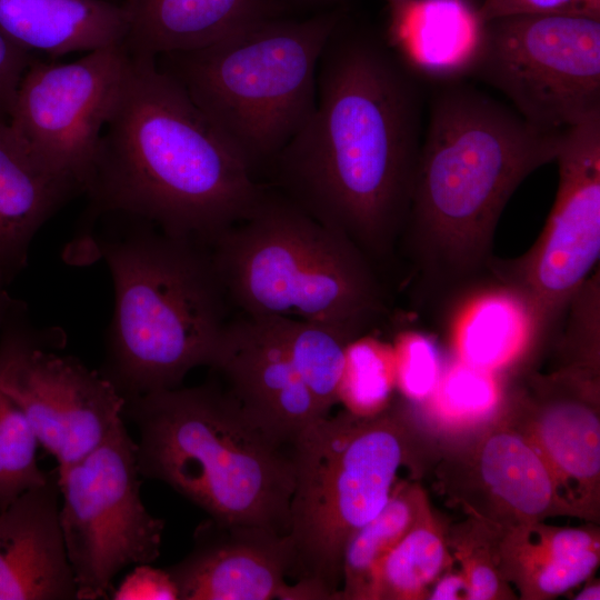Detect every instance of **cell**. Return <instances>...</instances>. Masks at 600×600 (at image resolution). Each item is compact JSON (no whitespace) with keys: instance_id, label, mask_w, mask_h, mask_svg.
Returning a JSON list of instances; mask_svg holds the SVG:
<instances>
[{"instance_id":"cell-1","label":"cell","mask_w":600,"mask_h":600,"mask_svg":"<svg viewBox=\"0 0 600 600\" xmlns=\"http://www.w3.org/2000/svg\"><path fill=\"white\" fill-rule=\"evenodd\" d=\"M419 78L344 11L321 53L314 108L269 169L274 190L371 261L404 227L422 143Z\"/></svg>"},{"instance_id":"cell-2","label":"cell","mask_w":600,"mask_h":600,"mask_svg":"<svg viewBox=\"0 0 600 600\" xmlns=\"http://www.w3.org/2000/svg\"><path fill=\"white\" fill-rule=\"evenodd\" d=\"M264 190L156 59L130 57L86 191L92 217H133L210 246Z\"/></svg>"},{"instance_id":"cell-3","label":"cell","mask_w":600,"mask_h":600,"mask_svg":"<svg viewBox=\"0 0 600 600\" xmlns=\"http://www.w3.org/2000/svg\"><path fill=\"white\" fill-rule=\"evenodd\" d=\"M438 84L404 227L423 258L463 273L488 259L507 202L556 160L563 130L538 128L461 80Z\"/></svg>"},{"instance_id":"cell-4","label":"cell","mask_w":600,"mask_h":600,"mask_svg":"<svg viewBox=\"0 0 600 600\" xmlns=\"http://www.w3.org/2000/svg\"><path fill=\"white\" fill-rule=\"evenodd\" d=\"M118 216L123 228L96 244L114 287L100 373L129 400L180 387L189 371L209 366L230 303L209 246Z\"/></svg>"},{"instance_id":"cell-5","label":"cell","mask_w":600,"mask_h":600,"mask_svg":"<svg viewBox=\"0 0 600 600\" xmlns=\"http://www.w3.org/2000/svg\"><path fill=\"white\" fill-rule=\"evenodd\" d=\"M138 428L140 476L168 484L209 518L287 536L294 470L289 447L267 434L220 383L126 400Z\"/></svg>"},{"instance_id":"cell-6","label":"cell","mask_w":600,"mask_h":600,"mask_svg":"<svg viewBox=\"0 0 600 600\" xmlns=\"http://www.w3.org/2000/svg\"><path fill=\"white\" fill-rule=\"evenodd\" d=\"M436 447L410 404L394 399L374 416L342 410L309 424L290 447L289 578L316 600H338L347 542L381 511L400 472L421 473Z\"/></svg>"},{"instance_id":"cell-7","label":"cell","mask_w":600,"mask_h":600,"mask_svg":"<svg viewBox=\"0 0 600 600\" xmlns=\"http://www.w3.org/2000/svg\"><path fill=\"white\" fill-rule=\"evenodd\" d=\"M209 248L238 312L319 323L351 341L383 312L371 261L273 189Z\"/></svg>"},{"instance_id":"cell-8","label":"cell","mask_w":600,"mask_h":600,"mask_svg":"<svg viewBox=\"0 0 600 600\" xmlns=\"http://www.w3.org/2000/svg\"><path fill=\"white\" fill-rule=\"evenodd\" d=\"M344 11L263 18L156 61L257 178L311 114L319 60Z\"/></svg>"},{"instance_id":"cell-9","label":"cell","mask_w":600,"mask_h":600,"mask_svg":"<svg viewBox=\"0 0 600 600\" xmlns=\"http://www.w3.org/2000/svg\"><path fill=\"white\" fill-rule=\"evenodd\" d=\"M472 76L529 123L562 131L600 114V19L518 14L486 22Z\"/></svg>"},{"instance_id":"cell-10","label":"cell","mask_w":600,"mask_h":600,"mask_svg":"<svg viewBox=\"0 0 600 600\" xmlns=\"http://www.w3.org/2000/svg\"><path fill=\"white\" fill-rule=\"evenodd\" d=\"M58 474L60 524L78 600L108 599L121 570L158 559L164 528L141 500L137 442L124 420Z\"/></svg>"},{"instance_id":"cell-11","label":"cell","mask_w":600,"mask_h":600,"mask_svg":"<svg viewBox=\"0 0 600 600\" xmlns=\"http://www.w3.org/2000/svg\"><path fill=\"white\" fill-rule=\"evenodd\" d=\"M554 161L558 190L540 237L498 271L528 307L541 340L600 257V114L563 130Z\"/></svg>"},{"instance_id":"cell-12","label":"cell","mask_w":600,"mask_h":600,"mask_svg":"<svg viewBox=\"0 0 600 600\" xmlns=\"http://www.w3.org/2000/svg\"><path fill=\"white\" fill-rule=\"evenodd\" d=\"M129 64L123 44L71 62L34 56L17 89L9 126L41 163L81 192L91 181L100 137Z\"/></svg>"},{"instance_id":"cell-13","label":"cell","mask_w":600,"mask_h":600,"mask_svg":"<svg viewBox=\"0 0 600 600\" xmlns=\"http://www.w3.org/2000/svg\"><path fill=\"white\" fill-rule=\"evenodd\" d=\"M0 386L22 409L58 470L78 462L123 419L126 400L100 372L46 349L16 301L0 336Z\"/></svg>"},{"instance_id":"cell-14","label":"cell","mask_w":600,"mask_h":600,"mask_svg":"<svg viewBox=\"0 0 600 600\" xmlns=\"http://www.w3.org/2000/svg\"><path fill=\"white\" fill-rule=\"evenodd\" d=\"M437 443L434 476L447 501L501 530L579 518L532 442L501 412Z\"/></svg>"},{"instance_id":"cell-15","label":"cell","mask_w":600,"mask_h":600,"mask_svg":"<svg viewBox=\"0 0 600 600\" xmlns=\"http://www.w3.org/2000/svg\"><path fill=\"white\" fill-rule=\"evenodd\" d=\"M502 414L537 448L579 518H600V364L558 358L507 391Z\"/></svg>"},{"instance_id":"cell-16","label":"cell","mask_w":600,"mask_h":600,"mask_svg":"<svg viewBox=\"0 0 600 600\" xmlns=\"http://www.w3.org/2000/svg\"><path fill=\"white\" fill-rule=\"evenodd\" d=\"M209 367L248 417L282 446L290 448L309 424L328 416L263 317L229 318Z\"/></svg>"},{"instance_id":"cell-17","label":"cell","mask_w":600,"mask_h":600,"mask_svg":"<svg viewBox=\"0 0 600 600\" xmlns=\"http://www.w3.org/2000/svg\"><path fill=\"white\" fill-rule=\"evenodd\" d=\"M291 563L288 536L208 518L189 553L166 570L178 600H304L301 588L287 582Z\"/></svg>"},{"instance_id":"cell-18","label":"cell","mask_w":600,"mask_h":600,"mask_svg":"<svg viewBox=\"0 0 600 600\" xmlns=\"http://www.w3.org/2000/svg\"><path fill=\"white\" fill-rule=\"evenodd\" d=\"M59 498L56 468L0 511V600H78Z\"/></svg>"},{"instance_id":"cell-19","label":"cell","mask_w":600,"mask_h":600,"mask_svg":"<svg viewBox=\"0 0 600 600\" xmlns=\"http://www.w3.org/2000/svg\"><path fill=\"white\" fill-rule=\"evenodd\" d=\"M484 26L471 0H406L389 7V44L421 79L460 81L473 73Z\"/></svg>"},{"instance_id":"cell-20","label":"cell","mask_w":600,"mask_h":600,"mask_svg":"<svg viewBox=\"0 0 600 600\" xmlns=\"http://www.w3.org/2000/svg\"><path fill=\"white\" fill-rule=\"evenodd\" d=\"M499 558L518 599L551 600L586 582L599 567V527L519 524L502 531Z\"/></svg>"},{"instance_id":"cell-21","label":"cell","mask_w":600,"mask_h":600,"mask_svg":"<svg viewBox=\"0 0 600 600\" xmlns=\"http://www.w3.org/2000/svg\"><path fill=\"white\" fill-rule=\"evenodd\" d=\"M128 31L123 47L132 58L209 46L257 20L281 16L264 0H123Z\"/></svg>"},{"instance_id":"cell-22","label":"cell","mask_w":600,"mask_h":600,"mask_svg":"<svg viewBox=\"0 0 600 600\" xmlns=\"http://www.w3.org/2000/svg\"><path fill=\"white\" fill-rule=\"evenodd\" d=\"M81 192L41 163L0 119V272L10 282L27 264L43 223Z\"/></svg>"},{"instance_id":"cell-23","label":"cell","mask_w":600,"mask_h":600,"mask_svg":"<svg viewBox=\"0 0 600 600\" xmlns=\"http://www.w3.org/2000/svg\"><path fill=\"white\" fill-rule=\"evenodd\" d=\"M0 31L31 54L56 59L122 46L128 16L108 0H0Z\"/></svg>"},{"instance_id":"cell-24","label":"cell","mask_w":600,"mask_h":600,"mask_svg":"<svg viewBox=\"0 0 600 600\" xmlns=\"http://www.w3.org/2000/svg\"><path fill=\"white\" fill-rule=\"evenodd\" d=\"M540 341L528 307L504 284L472 299L453 331L457 359L499 374Z\"/></svg>"},{"instance_id":"cell-25","label":"cell","mask_w":600,"mask_h":600,"mask_svg":"<svg viewBox=\"0 0 600 600\" xmlns=\"http://www.w3.org/2000/svg\"><path fill=\"white\" fill-rule=\"evenodd\" d=\"M430 504L418 479H402L381 511L347 542L338 600H368L384 557L412 529Z\"/></svg>"},{"instance_id":"cell-26","label":"cell","mask_w":600,"mask_h":600,"mask_svg":"<svg viewBox=\"0 0 600 600\" xmlns=\"http://www.w3.org/2000/svg\"><path fill=\"white\" fill-rule=\"evenodd\" d=\"M448 524L427 507L412 529L381 561L368 600H424L433 583L456 563Z\"/></svg>"},{"instance_id":"cell-27","label":"cell","mask_w":600,"mask_h":600,"mask_svg":"<svg viewBox=\"0 0 600 600\" xmlns=\"http://www.w3.org/2000/svg\"><path fill=\"white\" fill-rule=\"evenodd\" d=\"M507 389L501 374L456 358L443 368L430 399L418 406L447 434L474 428L494 417Z\"/></svg>"},{"instance_id":"cell-28","label":"cell","mask_w":600,"mask_h":600,"mask_svg":"<svg viewBox=\"0 0 600 600\" xmlns=\"http://www.w3.org/2000/svg\"><path fill=\"white\" fill-rule=\"evenodd\" d=\"M263 318L286 347L320 409L329 414L339 402L346 348L351 340L319 323L287 317Z\"/></svg>"},{"instance_id":"cell-29","label":"cell","mask_w":600,"mask_h":600,"mask_svg":"<svg viewBox=\"0 0 600 600\" xmlns=\"http://www.w3.org/2000/svg\"><path fill=\"white\" fill-rule=\"evenodd\" d=\"M396 390L393 347L369 333L350 341L339 383V402L348 412L370 417L386 410Z\"/></svg>"},{"instance_id":"cell-30","label":"cell","mask_w":600,"mask_h":600,"mask_svg":"<svg viewBox=\"0 0 600 600\" xmlns=\"http://www.w3.org/2000/svg\"><path fill=\"white\" fill-rule=\"evenodd\" d=\"M502 531L471 516L448 524V546L467 580L468 600L518 599L500 568L499 541Z\"/></svg>"},{"instance_id":"cell-31","label":"cell","mask_w":600,"mask_h":600,"mask_svg":"<svg viewBox=\"0 0 600 600\" xmlns=\"http://www.w3.org/2000/svg\"><path fill=\"white\" fill-rule=\"evenodd\" d=\"M38 447L24 412L0 386V511L27 490L47 482L49 472L38 464Z\"/></svg>"},{"instance_id":"cell-32","label":"cell","mask_w":600,"mask_h":600,"mask_svg":"<svg viewBox=\"0 0 600 600\" xmlns=\"http://www.w3.org/2000/svg\"><path fill=\"white\" fill-rule=\"evenodd\" d=\"M396 389L412 406L426 403L436 391L443 367L436 343L426 334L406 331L392 346Z\"/></svg>"},{"instance_id":"cell-33","label":"cell","mask_w":600,"mask_h":600,"mask_svg":"<svg viewBox=\"0 0 600 600\" xmlns=\"http://www.w3.org/2000/svg\"><path fill=\"white\" fill-rule=\"evenodd\" d=\"M479 12L484 22L518 14H566L600 19V0H483Z\"/></svg>"},{"instance_id":"cell-34","label":"cell","mask_w":600,"mask_h":600,"mask_svg":"<svg viewBox=\"0 0 600 600\" xmlns=\"http://www.w3.org/2000/svg\"><path fill=\"white\" fill-rule=\"evenodd\" d=\"M110 598L114 600H178L177 588L164 569L153 568L151 563L136 564Z\"/></svg>"},{"instance_id":"cell-35","label":"cell","mask_w":600,"mask_h":600,"mask_svg":"<svg viewBox=\"0 0 600 600\" xmlns=\"http://www.w3.org/2000/svg\"><path fill=\"white\" fill-rule=\"evenodd\" d=\"M34 56L0 31V119H9L19 83Z\"/></svg>"},{"instance_id":"cell-36","label":"cell","mask_w":600,"mask_h":600,"mask_svg":"<svg viewBox=\"0 0 600 600\" xmlns=\"http://www.w3.org/2000/svg\"><path fill=\"white\" fill-rule=\"evenodd\" d=\"M468 583L460 570L444 572L431 587L428 600H468Z\"/></svg>"},{"instance_id":"cell-37","label":"cell","mask_w":600,"mask_h":600,"mask_svg":"<svg viewBox=\"0 0 600 600\" xmlns=\"http://www.w3.org/2000/svg\"><path fill=\"white\" fill-rule=\"evenodd\" d=\"M281 13L309 11L311 13L336 9L344 6V0H264Z\"/></svg>"},{"instance_id":"cell-38","label":"cell","mask_w":600,"mask_h":600,"mask_svg":"<svg viewBox=\"0 0 600 600\" xmlns=\"http://www.w3.org/2000/svg\"><path fill=\"white\" fill-rule=\"evenodd\" d=\"M8 283V279L0 272V336L16 303L7 290Z\"/></svg>"},{"instance_id":"cell-39","label":"cell","mask_w":600,"mask_h":600,"mask_svg":"<svg viewBox=\"0 0 600 600\" xmlns=\"http://www.w3.org/2000/svg\"><path fill=\"white\" fill-rule=\"evenodd\" d=\"M576 600H599L600 584L599 581L588 582L574 597Z\"/></svg>"},{"instance_id":"cell-40","label":"cell","mask_w":600,"mask_h":600,"mask_svg":"<svg viewBox=\"0 0 600 600\" xmlns=\"http://www.w3.org/2000/svg\"><path fill=\"white\" fill-rule=\"evenodd\" d=\"M403 1H406V0H387L389 7L397 6V4H399V3L403 2Z\"/></svg>"},{"instance_id":"cell-41","label":"cell","mask_w":600,"mask_h":600,"mask_svg":"<svg viewBox=\"0 0 600 600\" xmlns=\"http://www.w3.org/2000/svg\"><path fill=\"white\" fill-rule=\"evenodd\" d=\"M108 1H111V2H114V3H118V4H122L123 0H108Z\"/></svg>"}]
</instances>
